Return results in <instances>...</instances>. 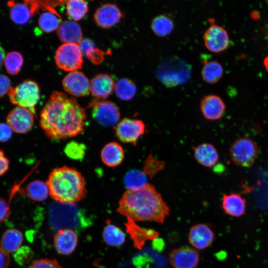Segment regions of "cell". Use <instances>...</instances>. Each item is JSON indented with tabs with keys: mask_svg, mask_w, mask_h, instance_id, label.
<instances>
[{
	"mask_svg": "<svg viewBox=\"0 0 268 268\" xmlns=\"http://www.w3.org/2000/svg\"><path fill=\"white\" fill-rule=\"evenodd\" d=\"M164 166V162L156 159L150 154L145 161L142 172L146 176H149L151 178L162 170Z\"/></svg>",
	"mask_w": 268,
	"mask_h": 268,
	"instance_id": "obj_36",
	"label": "cell"
},
{
	"mask_svg": "<svg viewBox=\"0 0 268 268\" xmlns=\"http://www.w3.org/2000/svg\"><path fill=\"white\" fill-rule=\"evenodd\" d=\"M83 55H85L93 64H100L103 60V53L99 49L95 48V45L87 49Z\"/></svg>",
	"mask_w": 268,
	"mask_h": 268,
	"instance_id": "obj_38",
	"label": "cell"
},
{
	"mask_svg": "<svg viewBox=\"0 0 268 268\" xmlns=\"http://www.w3.org/2000/svg\"><path fill=\"white\" fill-rule=\"evenodd\" d=\"M125 156L124 150L121 144L113 141L108 143L102 149L101 158L107 166L116 167L122 163Z\"/></svg>",
	"mask_w": 268,
	"mask_h": 268,
	"instance_id": "obj_23",
	"label": "cell"
},
{
	"mask_svg": "<svg viewBox=\"0 0 268 268\" xmlns=\"http://www.w3.org/2000/svg\"><path fill=\"white\" fill-rule=\"evenodd\" d=\"M201 113L207 120L215 121L223 116L225 111V104L218 96L209 94L203 97L201 101Z\"/></svg>",
	"mask_w": 268,
	"mask_h": 268,
	"instance_id": "obj_17",
	"label": "cell"
},
{
	"mask_svg": "<svg viewBox=\"0 0 268 268\" xmlns=\"http://www.w3.org/2000/svg\"><path fill=\"white\" fill-rule=\"evenodd\" d=\"M59 39L65 43L78 44L82 40V30L80 26L72 21L62 22L57 29Z\"/></svg>",
	"mask_w": 268,
	"mask_h": 268,
	"instance_id": "obj_24",
	"label": "cell"
},
{
	"mask_svg": "<svg viewBox=\"0 0 268 268\" xmlns=\"http://www.w3.org/2000/svg\"><path fill=\"white\" fill-rule=\"evenodd\" d=\"M210 25L203 34V38L205 47L213 53H220L228 46L229 38L227 31L222 26L214 23L213 18L209 19Z\"/></svg>",
	"mask_w": 268,
	"mask_h": 268,
	"instance_id": "obj_10",
	"label": "cell"
},
{
	"mask_svg": "<svg viewBox=\"0 0 268 268\" xmlns=\"http://www.w3.org/2000/svg\"><path fill=\"white\" fill-rule=\"evenodd\" d=\"M34 114L27 108L17 106L8 114L6 117L7 124L16 133H26L33 125Z\"/></svg>",
	"mask_w": 268,
	"mask_h": 268,
	"instance_id": "obj_11",
	"label": "cell"
},
{
	"mask_svg": "<svg viewBox=\"0 0 268 268\" xmlns=\"http://www.w3.org/2000/svg\"><path fill=\"white\" fill-rule=\"evenodd\" d=\"M28 268H62L56 260L41 259L33 261Z\"/></svg>",
	"mask_w": 268,
	"mask_h": 268,
	"instance_id": "obj_37",
	"label": "cell"
},
{
	"mask_svg": "<svg viewBox=\"0 0 268 268\" xmlns=\"http://www.w3.org/2000/svg\"><path fill=\"white\" fill-rule=\"evenodd\" d=\"M62 22V18L54 8L45 10L40 15L38 25L45 32H51L57 30Z\"/></svg>",
	"mask_w": 268,
	"mask_h": 268,
	"instance_id": "obj_26",
	"label": "cell"
},
{
	"mask_svg": "<svg viewBox=\"0 0 268 268\" xmlns=\"http://www.w3.org/2000/svg\"><path fill=\"white\" fill-rule=\"evenodd\" d=\"M11 87L9 78L4 74H0V97L7 93Z\"/></svg>",
	"mask_w": 268,
	"mask_h": 268,
	"instance_id": "obj_42",
	"label": "cell"
},
{
	"mask_svg": "<svg viewBox=\"0 0 268 268\" xmlns=\"http://www.w3.org/2000/svg\"><path fill=\"white\" fill-rule=\"evenodd\" d=\"M199 260V252L192 247L178 248L169 254L170 262L174 268H195Z\"/></svg>",
	"mask_w": 268,
	"mask_h": 268,
	"instance_id": "obj_13",
	"label": "cell"
},
{
	"mask_svg": "<svg viewBox=\"0 0 268 268\" xmlns=\"http://www.w3.org/2000/svg\"><path fill=\"white\" fill-rule=\"evenodd\" d=\"M49 195L56 201L73 205L85 198L86 182L77 170L63 166L54 169L46 182Z\"/></svg>",
	"mask_w": 268,
	"mask_h": 268,
	"instance_id": "obj_3",
	"label": "cell"
},
{
	"mask_svg": "<svg viewBox=\"0 0 268 268\" xmlns=\"http://www.w3.org/2000/svg\"><path fill=\"white\" fill-rule=\"evenodd\" d=\"M12 134V130L10 126L3 123H0V142H5L9 140Z\"/></svg>",
	"mask_w": 268,
	"mask_h": 268,
	"instance_id": "obj_41",
	"label": "cell"
},
{
	"mask_svg": "<svg viewBox=\"0 0 268 268\" xmlns=\"http://www.w3.org/2000/svg\"><path fill=\"white\" fill-rule=\"evenodd\" d=\"M90 106L92 117L102 126H113L119 122L120 112L115 103L107 100H95Z\"/></svg>",
	"mask_w": 268,
	"mask_h": 268,
	"instance_id": "obj_9",
	"label": "cell"
},
{
	"mask_svg": "<svg viewBox=\"0 0 268 268\" xmlns=\"http://www.w3.org/2000/svg\"><path fill=\"white\" fill-rule=\"evenodd\" d=\"M104 241L111 246H120L125 241V235L119 227L108 222L103 232Z\"/></svg>",
	"mask_w": 268,
	"mask_h": 268,
	"instance_id": "obj_30",
	"label": "cell"
},
{
	"mask_svg": "<svg viewBox=\"0 0 268 268\" xmlns=\"http://www.w3.org/2000/svg\"><path fill=\"white\" fill-rule=\"evenodd\" d=\"M214 236V233L208 226L204 224H198L191 228L189 241L194 248L202 250L211 244Z\"/></svg>",
	"mask_w": 268,
	"mask_h": 268,
	"instance_id": "obj_18",
	"label": "cell"
},
{
	"mask_svg": "<svg viewBox=\"0 0 268 268\" xmlns=\"http://www.w3.org/2000/svg\"><path fill=\"white\" fill-rule=\"evenodd\" d=\"M26 193L30 199L36 201H42L48 198L49 190L46 183L36 180L27 185Z\"/></svg>",
	"mask_w": 268,
	"mask_h": 268,
	"instance_id": "obj_29",
	"label": "cell"
},
{
	"mask_svg": "<svg viewBox=\"0 0 268 268\" xmlns=\"http://www.w3.org/2000/svg\"><path fill=\"white\" fill-rule=\"evenodd\" d=\"M67 13L68 17L74 20L82 19L88 10L87 2L82 0H70L66 2Z\"/></svg>",
	"mask_w": 268,
	"mask_h": 268,
	"instance_id": "obj_32",
	"label": "cell"
},
{
	"mask_svg": "<svg viewBox=\"0 0 268 268\" xmlns=\"http://www.w3.org/2000/svg\"><path fill=\"white\" fill-rule=\"evenodd\" d=\"M10 215V208L7 202L0 197V223L6 221Z\"/></svg>",
	"mask_w": 268,
	"mask_h": 268,
	"instance_id": "obj_40",
	"label": "cell"
},
{
	"mask_svg": "<svg viewBox=\"0 0 268 268\" xmlns=\"http://www.w3.org/2000/svg\"><path fill=\"white\" fill-rule=\"evenodd\" d=\"M55 62L61 69L67 71H74L81 68L82 55L77 44L65 43L57 49Z\"/></svg>",
	"mask_w": 268,
	"mask_h": 268,
	"instance_id": "obj_7",
	"label": "cell"
},
{
	"mask_svg": "<svg viewBox=\"0 0 268 268\" xmlns=\"http://www.w3.org/2000/svg\"><path fill=\"white\" fill-rule=\"evenodd\" d=\"M77 241L76 234L69 229L59 230L54 237L55 248L61 255L71 254L77 246Z\"/></svg>",
	"mask_w": 268,
	"mask_h": 268,
	"instance_id": "obj_19",
	"label": "cell"
},
{
	"mask_svg": "<svg viewBox=\"0 0 268 268\" xmlns=\"http://www.w3.org/2000/svg\"><path fill=\"white\" fill-rule=\"evenodd\" d=\"M246 207V200L241 195L233 192L223 195L221 208L226 214L240 217L245 213Z\"/></svg>",
	"mask_w": 268,
	"mask_h": 268,
	"instance_id": "obj_22",
	"label": "cell"
},
{
	"mask_svg": "<svg viewBox=\"0 0 268 268\" xmlns=\"http://www.w3.org/2000/svg\"><path fill=\"white\" fill-rule=\"evenodd\" d=\"M125 225L127 232L133 242L134 247L139 250L142 249L146 241L154 240L159 236V234L156 230L141 227L134 221L130 218H127Z\"/></svg>",
	"mask_w": 268,
	"mask_h": 268,
	"instance_id": "obj_16",
	"label": "cell"
},
{
	"mask_svg": "<svg viewBox=\"0 0 268 268\" xmlns=\"http://www.w3.org/2000/svg\"><path fill=\"white\" fill-rule=\"evenodd\" d=\"M146 131L145 125L142 120L128 118L120 121L115 127L116 135L121 141L134 145Z\"/></svg>",
	"mask_w": 268,
	"mask_h": 268,
	"instance_id": "obj_8",
	"label": "cell"
},
{
	"mask_svg": "<svg viewBox=\"0 0 268 268\" xmlns=\"http://www.w3.org/2000/svg\"><path fill=\"white\" fill-rule=\"evenodd\" d=\"M9 161L3 151L0 149V176L4 174L8 170Z\"/></svg>",
	"mask_w": 268,
	"mask_h": 268,
	"instance_id": "obj_43",
	"label": "cell"
},
{
	"mask_svg": "<svg viewBox=\"0 0 268 268\" xmlns=\"http://www.w3.org/2000/svg\"><path fill=\"white\" fill-rule=\"evenodd\" d=\"M86 147L82 143L75 141H71L65 147L66 155L73 160H81L85 154Z\"/></svg>",
	"mask_w": 268,
	"mask_h": 268,
	"instance_id": "obj_35",
	"label": "cell"
},
{
	"mask_svg": "<svg viewBox=\"0 0 268 268\" xmlns=\"http://www.w3.org/2000/svg\"><path fill=\"white\" fill-rule=\"evenodd\" d=\"M223 73V67L216 60L204 62L201 72L203 80L210 84L217 82L222 77Z\"/></svg>",
	"mask_w": 268,
	"mask_h": 268,
	"instance_id": "obj_28",
	"label": "cell"
},
{
	"mask_svg": "<svg viewBox=\"0 0 268 268\" xmlns=\"http://www.w3.org/2000/svg\"><path fill=\"white\" fill-rule=\"evenodd\" d=\"M191 73V67L189 64L178 57H171L159 65L156 75L165 86L172 87L187 82Z\"/></svg>",
	"mask_w": 268,
	"mask_h": 268,
	"instance_id": "obj_4",
	"label": "cell"
},
{
	"mask_svg": "<svg viewBox=\"0 0 268 268\" xmlns=\"http://www.w3.org/2000/svg\"><path fill=\"white\" fill-rule=\"evenodd\" d=\"M64 90L76 97L87 95L90 91V82L81 72L74 71L68 73L63 80Z\"/></svg>",
	"mask_w": 268,
	"mask_h": 268,
	"instance_id": "obj_12",
	"label": "cell"
},
{
	"mask_svg": "<svg viewBox=\"0 0 268 268\" xmlns=\"http://www.w3.org/2000/svg\"><path fill=\"white\" fill-rule=\"evenodd\" d=\"M23 64L22 55L16 51L8 53L5 57L4 64L7 72L11 75H16Z\"/></svg>",
	"mask_w": 268,
	"mask_h": 268,
	"instance_id": "obj_34",
	"label": "cell"
},
{
	"mask_svg": "<svg viewBox=\"0 0 268 268\" xmlns=\"http://www.w3.org/2000/svg\"><path fill=\"white\" fill-rule=\"evenodd\" d=\"M10 263L8 253L0 247V268H7Z\"/></svg>",
	"mask_w": 268,
	"mask_h": 268,
	"instance_id": "obj_44",
	"label": "cell"
},
{
	"mask_svg": "<svg viewBox=\"0 0 268 268\" xmlns=\"http://www.w3.org/2000/svg\"><path fill=\"white\" fill-rule=\"evenodd\" d=\"M5 53L3 49L0 46V68L1 67L5 58Z\"/></svg>",
	"mask_w": 268,
	"mask_h": 268,
	"instance_id": "obj_45",
	"label": "cell"
},
{
	"mask_svg": "<svg viewBox=\"0 0 268 268\" xmlns=\"http://www.w3.org/2000/svg\"><path fill=\"white\" fill-rule=\"evenodd\" d=\"M124 182L127 190H130L140 189L147 183L146 176L142 171L136 170L127 172L125 176Z\"/></svg>",
	"mask_w": 268,
	"mask_h": 268,
	"instance_id": "obj_33",
	"label": "cell"
},
{
	"mask_svg": "<svg viewBox=\"0 0 268 268\" xmlns=\"http://www.w3.org/2000/svg\"><path fill=\"white\" fill-rule=\"evenodd\" d=\"M115 84L112 77L106 74H99L94 77L90 82L92 95L99 99L109 97L115 89Z\"/></svg>",
	"mask_w": 268,
	"mask_h": 268,
	"instance_id": "obj_20",
	"label": "cell"
},
{
	"mask_svg": "<svg viewBox=\"0 0 268 268\" xmlns=\"http://www.w3.org/2000/svg\"><path fill=\"white\" fill-rule=\"evenodd\" d=\"M30 249L26 247H20L16 252L13 257L15 261L19 264H23L29 260L30 257Z\"/></svg>",
	"mask_w": 268,
	"mask_h": 268,
	"instance_id": "obj_39",
	"label": "cell"
},
{
	"mask_svg": "<svg viewBox=\"0 0 268 268\" xmlns=\"http://www.w3.org/2000/svg\"><path fill=\"white\" fill-rule=\"evenodd\" d=\"M150 27L157 36L165 37L172 32L174 27V23L170 16L164 14H160L152 19Z\"/></svg>",
	"mask_w": 268,
	"mask_h": 268,
	"instance_id": "obj_27",
	"label": "cell"
},
{
	"mask_svg": "<svg viewBox=\"0 0 268 268\" xmlns=\"http://www.w3.org/2000/svg\"><path fill=\"white\" fill-rule=\"evenodd\" d=\"M10 19L15 23H27L40 8L39 0H25L23 2L9 1Z\"/></svg>",
	"mask_w": 268,
	"mask_h": 268,
	"instance_id": "obj_15",
	"label": "cell"
},
{
	"mask_svg": "<svg viewBox=\"0 0 268 268\" xmlns=\"http://www.w3.org/2000/svg\"><path fill=\"white\" fill-rule=\"evenodd\" d=\"M86 119L84 109L74 98L54 91L41 112L40 125L48 138L66 139L82 132Z\"/></svg>",
	"mask_w": 268,
	"mask_h": 268,
	"instance_id": "obj_1",
	"label": "cell"
},
{
	"mask_svg": "<svg viewBox=\"0 0 268 268\" xmlns=\"http://www.w3.org/2000/svg\"><path fill=\"white\" fill-rule=\"evenodd\" d=\"M115 90L117 96L120 99L129 100L135 96L137 88L135 84L131 79L123 78L115 84Z\"/></svg>",
	"mask_w": 268,
	"mask_h": 268,
	"instance_id": "obj_31",
	"label": "cell"
},
{
	"mask_svg": "<svg viewBox=\"0 0 268 268\" xmlns=\"http://www.w3.org/2000/svg\"><path fill=\"white\" fill-rule=\"evenodd\" d=\"M23 241L22 233L16 229L5 231L0 240V248L7 253H15L20 248Z\"/></svg>",
	"mask_w": 268,
	"mask_h": 268,
	"instance_id": "obj_25",
	"label": "cell"
},
{
	"mask_svg": "<svg viewBox=\"0 0 268 268\" xmlns=\"http://www.w3.org/2000/svg\"><path fill=\"white\" fill-rule=\"evenodd\" d=\"M170 209L161 194L152 185L127 190L119 201L117 211L134 221H149L163 223Z\"/></svg>",
	"mask_w": 268,
	"mask_h": 268,
	"instance_id": "obj_2",
	"label": "cell"
},
{
	"mask_svg": "<svg viewBox=\"0 0 268 268\" xmlns=\"http://www.w3.org/2000/svg\"><path fill=\"white\" fill-rule=\"evenodd\" d=\"M193 149L196 161L203 166L211 168L218 162V152L215 147L210 143H201L193 146Z\"/></svg>",
	"mask_w": 268,
	"mask_h": 268,
	"instance_id": "obj_21",
	"label": "cell"
},
{
	"mask_svg": "<svg viewBox=\"0 0 268 268\" xmlns=\"http://www.w3.org/2000/svg\"><path fill=\"white\" fill-rule=\"evenodd\" d=\"M229 153L235 164L243 167H249L254 164L258 156L259 147L253 139L242 137L233 142Z\"/></svg>",
	"mask_w": 268,
	"mask_h": 268,
	"instance_id": "obj_6",
	"label": "cell"
},
{
	"mask_svg": "<svg viewBox=\"0 0 268 268\" xmlns=\"http://www.w3.org/2000/svg\"><path fill=\"white\" fill-rule=\"evenodd\" d=\"M264 65L267 71L268 72V56L265 58L264 60Z\"/></svg>",
	"mask_w": 268,
	"mask_h": 268,
	"instance_id": "obj_46",
	"label": "cell"
},
{
	"mask_svg": "<svg viewBox=\"0 0 268 268\" xmlns=\"http://www.w3.org/2000/svg\"><path fill=\"white\" fill-rule=\"evenodd\" d=\"M124 16V14L117 5L106 3L96 10L94 19L99 26L109 28L118 23Z\"/></svg>",
	"mask_w": 268,
	"mask_h": 268,
	"instance_id": "obj_14",
	"label": "cell"
},
{
	"mask_svg": "<svg viewBox=\"0 0 268 268\" xmlns=\"http://www.w3.org/2000/svg\"><path fill=\"white\" fill-rule=\"evenodd\" d=\"M7 94L12 104L35 113V106L40 97L39 87L36 82L25 80L14 87H11Z\"/></svg>",
	"mask_w": 268,
	"mask_h": 268,
	"instance_id": "obj_5",
	"label": "cell"
}]
</instances>
